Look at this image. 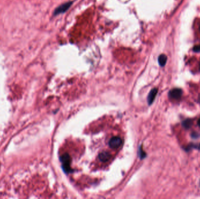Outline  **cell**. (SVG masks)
I'll return each instance as SVG.
<instances>
[{
  "label": "cell",
  "instance_id": "1",
  "mask_svg": "<svg viewBox=\"0 0 200 199\" xmlns=\"http://www.w3.org/2000/svg\"><path fill=\"white\" fill-rule=\"evenodd\" d=\"M60 161L63 164L62 167L65 172H70L71 170V168L70 167V157L68 154H65L60 157Z\"/></svg>",
  "mask_w": 200,
  "mask_h": 199
},
{
  "label": "cell",
  "instance_id": "2",
  "mask_svg": "<svg viewBox=\"0 0 200 199\" xmlns=\"http://www.w3.org/2000/svg\"><path fill=\"white\" fill-rule=\"evenodd\" d=\"M72 4H73V2L69 1V2H66V3L61 5L60 6H59V7H57L55 10V11L54 12V15H59L60 14L65 12L70 7V6Z\"/></svg>",
  "mask_w": 200,
  "mask_h": 199
},
{
  "label": "cell",
  "instance_id": "3",
  "mask_svg": "<svg viewBox=\"0 0 200 199\" xmlns=\"http://www.w3.org/2000/svg\"><path fill=\"white\" fill-rule=\"evenodd\" d=\"M122 143V139L119 137H113L109 141V146L112 149H117L119 147Z\"/></svg>",
  "mask_w": 200,
  "mask_h": 199
},
{
  "label": "cell",
  "instance_id": "4",
  "mask_svg": "<svg viewBox=\"0 0 200 199\" xmlns=\"http://www.w3.org/2000/svg\"><path fill=\"white\" fill-rule=\"evenodd\" d=\"M183 92L181 89L174 88L171 90L169 92V97L173 100H179L182 95Z\"/></svg>",
  "mask_w": 200,
  "mask_h": 199
},
{
  "label": "cell",
  "instance_id": "5",
  "mask_svg": "<svg viewBox=\"0 0 200 199\" xmlns=\"http://www.w3.org/2000/svg\"><path fill=\"white\" fill-rule=\"evenodd\" d=\"M157 89L156 88H154L152 90H151V91L148 95V103L149 105H150L153 103V102L154 101V100L156 98V96L157 94Z\"/></svg>",
  "mask_w": 200,
  "mask_h": 199
},
{
  "label": "cell",
  "instance_id": "6",
  "mask_svg": "<svg viewBox=\"0 0 200 199\" xmlns=\"http://www.w3.org/2000/svg\"><path fill=\"white\" fill-rule=\"evenodd\" d=\"M111 155L108 152H102L100 153L99 155V158L100 161L102 162H107L110 160L111 158Z\"/></svg>",
  "mask_w": 200,
  "mask_h": 199
},
{
  "label": "cell",
  "instance_id": "7",
  "mask_svg": "<svg viewBox=\"0 0 200 199\" xmlns=\"http://www.w3.org/2000/svg\"><path fill=\"white\" fill-rule=\"evenodd\" d=\"M167 56L165 54H161L158 59V61L160 66L162 67L165 66L167 62Z\"/></svg>",
  "mask_w": 200,
  "mask_h": 199
},
{
  "label": "cell",
  "instance_id": "8",
  "mask_svg": "<svg viewBox=\"0 0 200 199\" xmlns=\"http://www.w3.org/2000/svg\"><path fill=\"white\" fill-rule=\"evenodd\" d=\"M183 125L185 128L188 129L192 126V121L190 119H187V120H186L183 121Z\"/></svg>",
  "mask_w": 200,
  "mask_h": 199
},
{
  "label": "cell",
  "instance_id": "9",
  "mask_svg": "<svg viewBox=\"0 0 200 199\" xmlns=\"http://www.w3.org/2000/svg\"><path fill=\"white\" fill-rule=\"evenodd\" d=\"M193 50L195 51V52H199L200 51V45H198V46H196L193 49Z\"/></svg>",
  "mask_w": 200,
  "mask_h": 199
},
{
  "label": "cell",
  "instance_id": "10",
  "mask_svg": "<svg viewBox=\"0 0 200 199\" xmlns=\"http://www.w3.org/2000/svg\"><path fill=\"white\" fill-rule=\"evenodd\" d=\"M198 124H199V126L200 127V119L199 120V121H198Z\"/></svg>",
  "mask_w": 200,
  "mask_h": 199
},
{
  "label": "cell",
  "instance_id": "11",
  "mask_svg": "<svg viewBox=\"0 0 200 199\" xmlns=\"http://www.w3.org/2000/svg\"><path fill=\"white\" fill-rule=\"evenodd\" d=\"M199 101H200V97H199Z\"/></svg>",
  "mask_w": 200,
  "mask_h": 199
},
{
  "label": "cell",
  "instance_id": "12",
  "mask_svg": "<svg viewBox=\"0 0 200 199\" xmlns=\"http://www.w3.org/2000/svg\"></svg>",
  "mask_w": 200,
  "mask_h": 199
}]
</instances>
